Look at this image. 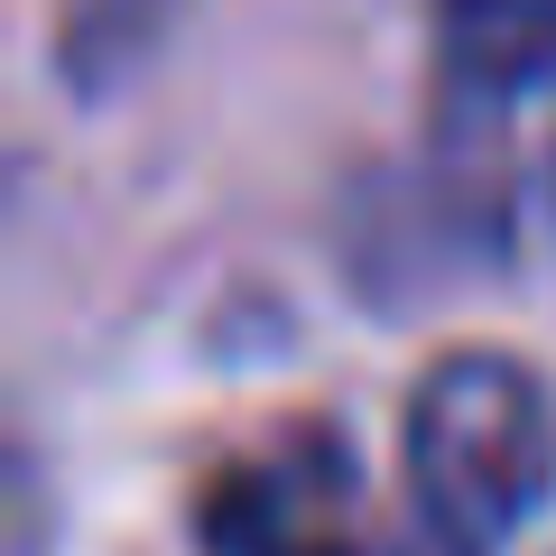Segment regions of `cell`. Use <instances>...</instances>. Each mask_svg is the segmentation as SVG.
Instances as JSON below:
<instances>
[{"instance_id":"1","label":"cell","mask_w":556,"mask_h":556,"mask_svg":"<svg viewBox=\"0 0 556 556\" xmlns=\"http://www.w3.org/2000/svg\"><path fill=\"white\" fill-rule=\"evenodd\" d=\"M399 482L437 556H501L556 501V380L501 343L437 353L399 408Z\"/></svg>"},{"instance_id":"5","label":"cell","mask_w":556,"mask_h":556,"mask_svg":"<svg viewBox=\"0 0 556 556\" xmlns=\"http://www.w3.org/2000/svg\"><path fill=\"white\" fill-rule=\"evenodd\" d=\"M547 195H556V149H547Z\"/></svg>"},{"instance_id":"4","label":"cell","mask_w":556,"mask_h":556,"mask_svg":"<svg viewBox=\"0 0 556 556\" xmlns=\"http://www.w3.org/2000/svg\"><path fill=\"white\" fill-rule=\"evenodd\" d=\"M177 20H186V0H65L56 10V84L84 102L121 93L167 47Z\"/></svg>"},{"instance_id":"2","label":"cell","mask_w":556,"mask_h":556,"mask_svg":"<svg viewBox=\"0 0 556 556\" xmlns=\"http://www.w3.org/2000/svg\"><path fill=\"white\" fill-rule=\"evenodd\" d=\"M195 547L204 556H437L427 538H390L371 519V482L362 455L306 417L278 437L241 445L204 473L195 492Z\"/></svg>"},{"instance_id":"3","label":"cell","mask_w":556,"mask_h":556,"mask_svg":"<svg viewBox=\"0 0 556 556\" xmlns=\"http://www.w3.org/2000/svg\"><path fill=\"white\" fill-rule=\"evenodd\" d=\"M427 47L455 112H510L556 93V0H427Z\"/></svg>"}]
</instances>
